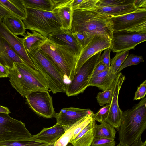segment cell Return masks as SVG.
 Here are the masks:
<instances>
[{
    "mask_svg": "<svg viewBox=\"0 0 146 146\" xmlns=\"http://www.w3.org/2000/svg\"><path fill=\"white\" fill-rule=\"evenodd\" d=\"M70 31L85 33L92 36L108 35L111 38L113 23L109 16L92 10L78 9L72 10Z\"/></svg>",
    "mask_w": 146,
    "mask_h": 146,
    "instance_id": "1",
    "label": "cell"
},
{
    "mask_svg": "<svg viewBox=\"0 0 146 146\" xmlns=\"http://www.w3.org/2000/svg\"><path fill=\"white\" fill-rule=\"evenodd\" d=\"M146 129V98L123 112L121 125L117 129L119 143L129 146L141 137Z\"/></svg>",
    "mask_w": 146,
    "mask_h": 146,
    "instance_id": "2",
    "label": "cell"
},
{
    "mask_svg": "<svg viewBox=\"0 0 146 146\" xmlns=\"http://www.w3.org/2000/svg\"><path fill=\"white\" fill-rule=\"evenodd\" d=\"M9 71L12 86L23 97L34 92L49 89L46 81L38 71L26 64L15 63Z\"/></svg>",
    "mask_w": 146,
    "mask_h": 146,
    "instance_id": "3",
    "label": "cell"
},
{
    "mask_svg": "<svg viewBox=\"0 0 146 146\" xmlns=\"http://www.w3.org/2000/svg\"><path fill=\"white\" fill-rule=\"evenodd\" d=\"M33 63L46 81L53 94L66 92L68 84L63 76L40 50L39 48L27 52Z\"/></svg>",
    "mask_w": 146,
    "mask_h": 146,
    "instance_id": "4",
    "label": "cell"
},
{
    "mask_svg": "<svg viewBox=\"0 0 146 146\" xmlns=\"http://www.w3.org/2000/svg\"><path fill=\"white\" fill-rule=\"evenodd\" d=\"M38 48L66 79L70 82L75 74L77 60L76 57L64 47L54 43L48 39Z\"/></svg>",
    "mask_w": 146,
    "mask_h": 146,
    "instance_id": "5",
    "label": "cell"
},
{
    "mask_svg": "<svg viewBox=\"0 0 146 146\" xmlns=\"http://www.w3.org/2000/svg\"><path fill=\"white\" fill-rule=\"evenodd\" d=\"M26 18L23 20L25 29L35 31L48 38L50 34L62 30L60 20L53 11L25 7Z\"/></svg>",
    "mask_w": 146,
    "mask_h": 146,
    "instance_id": "6",
    "label": "cell"
},
{
    "mask_svg": "<svg viewBox=\"0 0 146 146\" xmlns=\"http://www.w3.org/2000/svg\"><path fill=\"white\" fill-rule=\"evenodd\" d=\"M102 52H99L88 60L76 73L73 79L67 85L65 93L68 96L82 93L89 86L90 80L99 62Z\"/></svg>",
    "mask_w": 146,
    "mask_h": 146,
    "instance_id": "7",
    "label": "cell"
},
{
    "mask_svg": "<svg viewBox=\"0 0 146 146\" xmlns=\"http://www.w3.org/2000/svg\"><path fill=\"white\" fill-rule=\"evenodd\" d=\"M33 138V135L21 121L0 113V142L23 141Z\"/></svg>",
    "mask_w": 146,
    "mask_h": 146,
    "instance_id": "8",
    "label": "cell"
},
{
    "mask_svg": "<svg viewBox=\"0 0 146 146\" xmlns=\"http://www.w3.org/2000/svg\"><path fill=\"white\" fill-rule=\"evenodd\" d=\"M110 17L113 32L127 31L146 33V10L137 9L125 15Z\"/></svg>",
    "mask_w": 146,
    "mask_h": 146,
    "instance_id": "9",
    "label": "cell"
},
{
    "mask_svg": "<svg viewBox=\"0 0 146 146\" xmlns=\"http://www.w3.org/2000/svg\"><path fill=\"white\" fill-rule=\"evenodd\" d=\"M25 97L29 107L36 114L46 118H55L52 98L48 90L34 92Z\"/></svg>",
    "mask_w": 146,
    "mask_h": 146,
    "instance_id": "10",
    "label": "cell"
},
{
    "mask_svg": "<svg viewBox=\"0 0 146 146\" xmlns=\"http://www.w3.org/2000/svg\"><path fill=\"white\" fill-rule=\"evenodd\" d=\"M146 40V33L120 31L113 32L111 38L113 52L118 53L133 49L138 44Z\"/></svg>",
    "mask_w": 146,
    "mask_h": 146,
    "instance_id": "11",
    "label": "cell"
},
{
    "mask_svg": "<svg viewBox=\"0 0 146 146\" xmlns=\"http://www.w3.org/2000/svg\"><path fill=\"white\" fill-rule=\"evenodd\" d=\"M135 0H97L90 10L110 17H116L131 13L137 9Z\"/></svg>",
    "mask_w": 146,
    "mask_h": 146,
    "instance_id": "12",
    "label": "cell"
},
{
    "mask_svg": "<svg viewBox=\"0 0 146 146\" xmlns=\"http://www.w3.org/2000/svg\"><path fill=\"white\" fill-rule=\"evenodd\" d=\"M125 80V76L121 72L119 73L115 78L111 89L112 92V100L106 122L117 129L121 125L123 113L119 105L118 96L122 85Z\"/></svg>",
    "mask_w": 146,
    "mask_h": 146,
    "instance_id": "13",
    "label": "cell"
},
{
    "mask_svg": "<svg viewBox=\"0 0 146 146\" xmlns=\"http://www.w3.org/2000/svg\"><path fill=\"white\" fill-rule=\"evenodd\" d=\"M111 46V38L108 35H95L84 48L78 58L75 68V74L88 60L99 52Z\"/></svg>",
    "mask_w": 146,
    "mask_h": 146,
    "instance_id": "14",
    "label": "cell"
},
{
    "mask_svg": "<svg viewBox=\"0 0 146 146\" xmlns=\"http://www.w3.org/2000/svg\"><path fill=\"white\" fill-rule=\"evenodd\" d=\"M48 38L54 43L64 47L74 55L78 60L82 48L70 31L61 30L50 34Z\"/></svg>",
    "mask_w": 146,
    "mask_h": 146,
    "instance_id": "15",
    "label": "cell"
},
{
    "mask_svg": "<svg viewBox=\"0 0 146 146\" xmlns=\"http://www.w3.org/2000/svg\"><path fill=\"white\" fill-rule=\"evenodd\" d=\"M0 37L3 38L8 42L25 63L37 70L24 47L22 38H20L11 33L2 21H0Z\"/></svg>",
    "mask_w": 146,
    "mask_h": 146,
    "instance_id": "16",
    "label": "cell"
},
{
    "mask_svg": "<svg viewBox=\"0 0 146 146\" xmlns=\"http://www.w3.org/2000/svg\"><path fill=\"white\" fill-rule=\"evenodd\" d=\"M93 111L89 109L73 107L65 108L56 113V123L62 125L66 131L70 126Z\"/></svg>",
    "mask_w": 146,
    "mask_h": 146,
    "instance_id": "17",
    "label": "cell"
},
{
    "mask_svg": "<svg viewBox=\"0 0 146 146\" xmlns=\"http://www.w3.org/2000/svg\"><path fill=\"white\" fill-rule=\"evenodd\" d=\"M72 0H54V6L53 11L59 19L62 30L70 31L72 20Z\"/></svg>",
    "mask_w": 146,
    "mask_h": 146,
    "instance_id": "18",
    "label": "cell"
},
{
    "mask_svg": "<svg viewBox=\"0 0 146 146\" xmlns=\"http://www.w3.org/2000/svg\"><path fill=\"white\" fill-rule=\"evenodd\" d=\"M15 63L26 64L8 42L0 37V63L10 70L13 68Z\"/></svg>",
    "mask_w": 146,
    "mask_h": 146,
    "instance_id": "19",
    "label": "cell"
},
{
    "mask_svg": "<svg viewBox=\"0 0 146 146\" xmlns=\"http://www.w3.org/2000/svg\"><path fill=\"white\" fill-rule=\"evenodd\" d=\"M64 127L56 123L49 128H44L38 134L33 135V137L38 140L49 144L55 143L64 133Z\"/></svg>",
    "mask_w": 146,
    "mask_h": 146,
    "instance_id": "20",
    "label": "cell"
},
{
    "mask_svg": "<svg viewBox=\"0 0 146 146\" xmlns=\"http://www.w3.org/2000/svg\"><path fill=\"white\" fill-rule=\"evenodd\" d=\"M116 76L111 73L110 68L96 75L92 76L89 82V86L97 87L103 91L111 90Z\"/></svg>",
    "mask_w": 146,
    "mask_h": 146,
    "instance_id": "21",
    "label": "cell"
},
{
    "mask_svg": "<svg viewBox=\"0 0 146 146\" xmlns=\"http://www.w3.org/2000/svg\"><path fill=\"white\" fill-rule=\"evenodd\" d=\"M96 123L92 121L73 139L69 143L74 146H90L94 138V128Z\"/></svg>",
    "mask_w": 146,
    "mask_h": 146,
    "instance_id": "22",
    "label": "cell"
},
{
    "mask_svg": "<svg viewBox=\"0 0 146 146\" xmlns=\"http://www.w3.org/2000/svg\"><path fill=\"white\" fill-rule=\"evenodd\" d=\"M2 21L10 32L14 35L24 36L25 35V25L21 19L9 15L4 17Z\"/></svg>",
    "mask_w": 146,
    "mask_h": 146,
    "instance_id": "23",
    "label": "cell"
},
{
    "mask_svg": "<svg viewBox=\"0 0 146 146\" xmlns=\"http://www.w3.org/2000/svg\"><path fill=\"white\" fill-rule=\"evenodd\" d=\"M24 47L27 52L39 47L48 39L47 38L35 31L32 33L27 32L22 38Z\"/></svg>",
    "mask_w": 146,
    "mask_h": 146,
    "instance_id": "24",
    "label": "cell"
},
{
    "mask_svg": "<svg viewBox=\"0 0 146 146\" xmlns=\"http://www.w3.org/2000/svg\"><path fill=\"white\" fill-rule=\"evenodd\" d=\"M0 5L13 16L22 20L26 17L25 7L21 0H0Z\"/></svg>",
    "mask_w": 146,
    "mask_h": 146,
    "instance_id": "25",
    "label": "cell"
},
{
    "mask_svg": "<svg viewBox=\"0 0 146 146\" xmlns=\"http://www.w3.org/2000/svg\"><path fill=\"white\" fill-rule=\"evenodd\" d=\"M94 130L95 137L112 139L115 138L116 131L115 128L106 122L99 125L96 123Z\"/></svg>",
    "mask_w": 146,
    "mask_h": 146,
    "instance_id": "26",
    "label": "cell"
},
{
    "mask_svg": "<svg viewBox=\"0 0 146 146\" xmlns=\"http://www.w3.org/2000/svg\"><path fill=\"white\" fill-rule=\"evenodd\" d=\"M25 7L52 11L54 6V0H21Z\"/></svg>",
    "mask_w": 146,
    "mask_h": 146,
    "instance_id": "27",
    "label": "cell"
},
{
    "mask_svg": "<svg viewBox=\"0 0 146 146\" xmlns=\"http://www.w3.org/2000/svg\"><path fill=\"white\" fill-rule=\"evenodd\" d=\"M49 144L33 137L26 140L0 142V146H47Z\"/></svg>",
    "mask_w": 146,
    "mask_h": 146,
    "instance_id": "28",
    "label": "cell"
},
{
    "mask_svg": "<svg viewBox=\"0 0 146 146\" xmlns=\"http://www.w3.org/2000/svg\"><path fill=\"white\" fill-rule=\"evenodd\" d=\"M129 54V50H128L117 53L111 60L110 69L113 74L116 76L119 73L118 70L120 67Z\"/></svg>",
    "mask_w": 146,
    "mask_h": 146,
    "instance_id": "29",
    "label": "cell"
},
{
    "mask_svg": "<svg viewBox=\"0 0 146 146\" xmlns=\"http://www.w3.org/2000/svg\"><path fill=\"white\" fill-rule=\"evenodd\" d=\"M83 118L66 130L64 134L54 143V146H66L72 137L75 130L79 125Z\"/></svg>",
    "mask_w": 146,
    "mask_h": 146,
    "instance_id": "30",
    "label": "cell"
},
{
    "mask_svg": "<svg viewBox=\"0 0 146 146\" xmlns=\"http://www.w3.org/2000/svg\"><path fill=\"white\" fill-rule=\"evenodd\" d=\"M144 61L142 56L131 54L128 55L122 63L119 70L118 73L124 68L129 66L137 65Z\"/></svg>",
    "mask_w": 146,
    "mask_h": 146,
    "instance_id": "31",
    "label": "cell"
},
{
    "mask_svg": "<svg viewBox=\"0 0 146 146\" xmlns=\"http://www.w3.org/2000/svg\"><path fill=\"white\" fill-rule=\"evenodd\" d=\"M112 98V92L111 90H108L98 93L96 98L97 102L100 106H103L105 104H110Z\"/></svg>",
    "mask_w": 146,
    "mask_h": 146,
    "instance_id": "32",
    "label": "cell"
},
{
    "mask_svg": "<svg viewBox=\"0 0 146 146\" xmlns=\"http://www.w3.org/2000/svg\"><path fill=\"white\" fill-rule=\"evenodd\" d=\"M110 104H107L101 108L94 115V119L96 121L103 123L106 122L110 110Z\"/></svg>",
    "mask_w": 146,
    "mask_h": 146,
    "instance_id": "33",
    "label": "cell"
},
{
    "mask_svg": "<svg viewBox=\"0 0 146 146\" xmlns=\"http://www.w3.org/2000/svg\"><path fill=\"white\" fill-rule=\"evenodd\" d=\"M72 34L82 47V49L88 44L94 36H91L84 32H75Z\"/></svg>",
    "mask_w": 146,
    "mask_h": 146,
    "instance_id": "34",
    "label": "cell"
},
{
    "mask_svg": "<svg viewBox=\"0 0 146 146\" xmlns=\"http://www.w3.org/2000/svg\"><path fill=\"white\" fill-rule=\"evenodd\" d=\"M116 143L115 139L94 137L90 146H115Z\"/></svg>",
    "mask_w": 146,
    "mask_h": 146,
    "instance_id": "35",
    "label": "cell"
},
{
    "mask_svg": "<svg viewBox=\"0 0 146 146\" xmlns=\"http://www.w3.org/2000/svg\"><path fill=\"white\" fill-rule=\"evenodd\" d=\"M146 94V80H145L138 87L135 92L134 100L142 99L145 98Z\"/></svg>",
    "mask_w": 146,
    "mask_h": 146,
    "instance_id": "36",
    "label": "cell"
},
{
    "mask_svg": "<svg viewBox=\"0 0 146 146\" xmlns=\"http://www.w3.org/2000/svg\"><path fill=\"white\" fill-rule=\"evenodd\" d=\"M104 50L103 53L100 56L99 60L106 65L108 68H110L111 64L110 53L111 50L109 48Z\"/></svg>",
    "mask_w": 146,
    "mask_h": 146,
    "instance_id": "37",
    "label": "cell"
},
{
    "mask_svg": "<svg viewBox=\"0 0 146 146\" xmlns=\"http://www.w3.org/2000/svg\"><path fill=\"white\" fill-rule=\"evenodd\" d=\"M109 68L103 63L99 61L94 70L92 76L96 75Z\"/></svg>",
    "mask_w": 146,
    "mask_h": 146,
    "instance_id": "38",
    "label": "cell"
},
{
    "mask_svg": "<svg viewBox=\"0 0 146 146\" xmlns=\"http://www.w3.org/2000/svg\"><path fill=\"white\" fill-rule=\"evenodd\" d=\"M9 70L0 63V78L9 77Z\"/></svg>",
    "mask_w": 146,
    "mask_h": 146,
    "instance_id": "39",
    "label": "cell"
},
{
    "mask_svg": "<svg viewBox=\"0 0 146 146\" xmlns=\"http://www.w3.org/2000/svg\"><path fill=\"white\" fill-rule=\"evenodd\" d=\"M134 4L137 9L146 10V0H135Z\"/></svg>",
    "mask_w": 146,
    "mask_h": 146,
    "instance_id": "40",
    "label": "cell"
},
{
    "mask_svg": "<svg viewBox=\"0 0 146 146\" xmlns=\"http://www.w3.org/2000/svg\"><path fill=\"white\" fill-rule=\"evenodd\" d=\"M9 15H13L5 8L0 5V21H2L5 16Z\"/></svg>",
    "mask_w": 146,
    "mask_h": 146,
    "instance_id": "41",
    "label": "cell"
},
{
    "mask_svg": "<svg viewBox=\"0 0 146 146\" xmlns=\"http://www.w3.org/2000/svg\"><path fill=\"white\" fill-rule=\"evenodd\" d=\"M84 0H72L71 3V6L73 10L77 9L80 5L82 3Z\"/></svg>",
    "mask_w": 146,
    "mask_h": 146,
    "instance_id": "42",
    "label": "cell"
},
{
    "mask_svg": "<svg viewBox=\"0 0 146 146\" xmlns=\"http://www.w3.org/2000/svg\"><path fill=\"white\" fill-rule=\"evenodd\" d=\"M146 140L143 142L141 137L129 146H146Z\"/></svg>",
    "mask_w": 146,
    "mask_h": 146,
    "instance_id": "43",
    "label": "cell"
},
{
    "mask_svg": "<svg viewBox=\"0 0 146 146\" xmlns=\"http://www.w3.org/2000/svg\"><path fill=\"white\" fill-rule=\"evenodd\" d=\"M0 113L9 114L10 113L9 108L5 106L0 105Z\"/></svg>",
    "mask_w": 146,
    "mask_h": 146,
    "instance_id": "44",
    "label": "cell"
},
{
    "mask_svg": "<svg viewBox=\"0 0 146 146\" xmlns=\"http://www.w3.org/2000/svg\"><path fill=\"white\" fill-rule=\"evenodd\" d=\"M54 143L49 144L47 146H54Z\"/></svg>",
    "mask_w": 146,
    "mask_h": 146,
    "instance_id": "45",
    "label": "cell"
},
{
    "mask_svg": "<svg viewBox=\"0 0 146 146\" xmlns=\"http://www.w3.org/2000/svg\"><path fill=\"white\" fill-rule=\"evenodd\" d=\"M66 146H74L72 144L69 143Z\"/></svg>",
    "mask_w": 146,
    "mask_h": 146,
    "instance_id": "46",
    "label": "cell"
},
{
    "mask_svg": "<svg viewBox=\"0 0 146 146\" xmlns=\"http://www.w3.org/2000/svg\"><path fill=\"white\" fill-rule=\"evenodd\" d=\"M116 146H123L122 145L119 143L116 145Z\"/></svg>",
    "mask_w": 146,
    "mask_h": 146,
    "instance_id": "47",
    "label": "cell"
}]
</instances>
